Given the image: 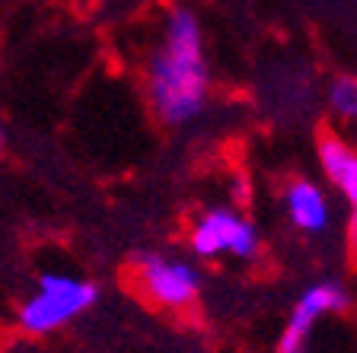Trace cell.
<instances>
[{"mask_svg": "<svg viewBox=\"0 0 357 353\" xmlns=\"http://www.w3.org/2000/svg\"><path fill=\"white\" fill-rule=\"evenodd\" d=\"M147 102L166 127H185L204 111L211 89L204 32L188 7H172L147 58Z\"/></svg>", "mask_w": 357, "mask_h": 353, "instance_id": "cell-1", "label": "cell"}, {"mask_svg": "<svg viewBox=\"0 0 357 353\" xmlns=\"http://www.w3.org/2000/svg\"><path fill=\"white\" fill-rule=\"evenodd\" d=\"M96 299L99 290L80 274L45 271L38 274L36 287L26 293V299L16 306V328L32 338H45L80 318Z\"/></svg>", "mask_w": 357, "mask_h": 353, "instance_id": "cell-2", "label": "cell"}, {"mask_svg": "<svg viewBox=\"0 0 357 353\" xmlns=\"http://www.w3.org/2000/svg\"><path fill=\"white\" fill-rule=\"evenodd\" d=\"M134 283L144 299H150L156 309L182 312L201 296V271L172 255H141L134 261Z\"/></svg>", "mask_w": 357, "mask_h": 353, "instance_id": "cell-3", "label": "cell"}, {"mask_svg": "<svg viewBox=\"0 0 357 353\" xmlns=\"http://www.w3.org/2000/svg\"><path fill=\"white\" fill-rule=\"evenodd\" d=\"M188 245L198 258L230 255L239 261H249L259 255V229L233 207H208L192 223Z\"/></svg>", "mask_w": 357, "mask_h": 353, "instance_id": "cell-4", "label": "cell"}, {"mask_svg": "<svg viewBox=\"0 0 357 353\" xmlns=\"http://www.w3.org/2000/svg\"><path fill=\"white\" fill-rule=\"evenodd\" d=\"M351 306V296L342 283L335 280H322V283H312L300 293V299L294 302L287 322H284V331L275 344V353H306L310 350V338L312 328L322 322V318L335 315V312H344Z\"/></svg>", "mask_w": 357, "mask_h": 353, "instance_id": "cell-5", "label": "cell"}, {"mask_svg": "<svg viewBox=\"0 0 357 353\" xmlns=\"http://www.w3.org/2000/svg\"><path fill=\"white\" fill-rule=\"evenodd\" d=\"M316 153H319L322 175L332 182V188L348 204L344 249H348V258L357 265V150L351 143H344L342 137H335V134H322Z\"/></svg>", "mask_w": 357, "mask_h": 353, "instance_id": "cell-6", "label": "cell"}, {"mask_svg": "<svg viewBox=\"0 0 357 353\" xmlns=\"http://www.w3.org/2000/svg\"><path fill=\"white\" fill-rule=\"evenodd\" d=\"M284 210L294 229L306 235H322L332 226V204H328L326 191L310 178H290L284 185Z\"/></svg>", "mask_w": 357, "mask_h": 353, "instance_id": "cell-7", "label": "cell"}, {"mask_svg": "<svg viewBox=\"0 0 357 353\" xmlns=\"http://www.w3.org/2000/svg\"><path fill=\"white\" fill-rule=\"evenodd\" d=\"M328 109L342 121H357V77L342 74L328 83Z\"/></svg>", "mask_w": 357, "mask_h": 353, "instance_id": "cell-8", "label": "cell"}]
</instances>
